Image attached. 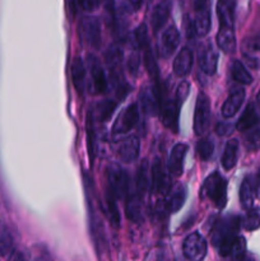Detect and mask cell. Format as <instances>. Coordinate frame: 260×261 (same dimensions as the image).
I'll list each match as a JSON object with an SVG mask.
<instances>
[{
	"instance_id": "obj_48",
	"label": "cell",
	"mask_w": 260,
	"mask_h": 261,
	"mask_svg": "<svg viewBox=\"0 0 260 261\" xmlns=\"http://www.w3.org/2000/svg\"><path fill=\"white\" fill-rule=\"evenodd\" d=\"M254 184H255V191H256V198L260 199V170L256 173V176L254 177Z\"/></svg>"
},
{
	"instance_id": "obj_47",
	"label": "cell",
	"mask_w": 260,
	"mask_h": 261,
	"mask_svg": "<svg viewBox=\"0 0 260 261\" xmlns=\"http://www.w3.org/2000/svg\"><path fill=\"white\" fill-rule=\"evenodd\" d=\"M9 259L10 260H25L27 256L23 255L20 251H12V254L9 255Z\"/></svg>"
},
{
	"instance_id": "obj_39",
	"label": "cell",
	"mask_w": 260,
	"mask_h": 261,
	"mask_svg": "<svg viewBox=\"0 0 260 261\" xmlns=\"http://www.w3.org/2000/svg\"><path fill=\"white\" fill-rule=\"evenodd\" d=\"M87 135H88V153L91 161L93 162L96 157V135H94V125L93 116L88 114V120H87Z\"/></svg>"
},
{
	"instance_id": "obj_41",
	"label": "cell",
	"mask_w": 260,
	"mask_h": 261,
	"mask_svg": "<svg viewBox=\"0 0 260 261\" xmlns=\"http://www.w3.org/2000/svg\"><path fill=\"white\" fill-rule=\"evenodd\" d=\"M196 149H198V154L201 160L209 161L211 160L212 155H213L214 144L212 140L203 139L198 143V147H196Z\"/></svg>"
},
{
	"instance_id": "obj_29",
	"label": "cell",
	"mask_w": 260,
	"mask_h": 261,
	"mask_svg": "<svg viewBox=\"0 0 260 261\" xmlns=\"http://www.w3.org/2000/svg\"><path fill=\"white\" fill-rule=\"evenodd\" d=\"M200 69L206 74V75H213L217 71V65H218V54L212 46H208L200 54Z\"/></svg>"
},
{
	"instance_id": "obj_43",
	"label": "cell",
	"mask_w": 260,
	"mask_h": 261,
	"mask_svg": "<svg viewBox=\"0 0 260 261\" xmlns=\"http://www.w3.org/2000/svg\"><path fill=\"white\" fill-rule=\"evenodd\" d=\"M143 0H120L119 9L125 14H132V13L138 12L142 7Z\"/></svg>"
},
{
	"instance_id": "obj_13",
	"label": "cell",
	"mask_w": 260,
	"mask_h": 261,
	"mask_svg": "<svg viewBox=\"0 0 260 261\" xmlns=\"http://www.w3.org/2000/svg\"><path fill=\"white\" fill-rule=\"evenodd\" d=\"M180 43V32L175 25H170L163 31L160 40V55L162 58H168L172 55Z\"/></svg>"
},
{
	"instance_id": "obj_17",
	"label": "cell",
	"mask_w": 260,
	"mask_h": 261,
	"mask_svg": "<svg viewBox=\"0 0 260 261\" xmlns=\"http://www.w3.org/2000/svg\"><path fill=\"white\" fill-rule=\"evenodd\" d=\"M139 149L140 143L135 135L133 137H127L122 140L117 147V155L120 160L124 162H134L138 157H139Z\"/></svg>"
},
{
	"instance_id": "obj_1",
	"label": "cell",
	"mask_w": 260,
	"mask_h": 261,
	"mask_svg": "<svg viewBox=\"0 0 260 261\" xmlns=\"http://www.w3.org/2000/svg\"><path fill=\"white\" fill-rule=\"evenodd\" d=\"M200 196L211 200L218 209H223L227 204V181L218 172L212 173L201 186Z\"/></svg>"
},
{
	"instance_id": "obj_3",
	"label": "cell",
	"mask_w": 260,
	"mask_h": 261,
	"mask_svg": "<svg viewBox=\"0 0 260 261\" xmlns=\"http://www.w3.org/2000/svg\"><path fill=\"white\" fill-rule=\"evenodd\" d=\"M106 176L109 190L116 196V199H122L126 196L127 190H129V176L126 171L116 163H111L107 167Z\"/></svg>"
},
{
	"instance_id": "obj_15",
	"label": "cell",
	"mask_w": 260,
	"mask_h": 261,
	"mask_svg": "<svg viewBox=\"0 0 260 261\" xmlns=\"http://www.w3.org/2000/svg\"><path fill=\"white\" fill-rule=\"evenodd\" d=\"M180 105L176 99H163L161 105V114H162V122L168 129L177 132L178 127V115H180Z\"/></svg>"
},
{
	"instance_id": "obj_38",
	"label": "cell",
	"mask_w": 260,
	"mask_h": 261,
	"mask_svg": "<svg viewBox=\"0 0 260 261\" xmlns=\"http://www.w3.org/2000/svg\"><path fill=\"white\" fill-rule=\"evenodd\" d=\"M246 231H255L260 227V208H250L242 223Z\"/></svg>"
},
{
	"instance_id": "obj_27",
	"label": "cell",
	"mask_w": 260,
	"mask_h": 261,
	"mask_svg": "<svg viewBox=\"0 0 260 261\" xmlns=\"http://www.w3.org/2000/svg\"><path fill=\"white\" fill-rule=\"evenodd\" d=\"M150 186V173L148 161H142L137 171V177H135V191L139 196H144L148 189Z\"/></svg>"
},
{
	"instance_id": "obj_45",
	"label": "cell",
	"mask_w": 260,
	"mask_h": 261,
	"mask_svg": "<svg viewBox=\"0 0 260 261\" xmlns=\"http://www.w3.org/2000/svg\"><path fill=\"white\" fill-rule=\"evenodd\" d=\"M79 7L86 12H92V10L97 9L99 5V0H78Z\"/></svg>"
},
{
	"instance_id": "obj_5",
	"label": "cell",
	"mask_w": 260,
	"mask_h": 261,
	"mask_svg": "<svg viewBox=\"0 0 260 261\" xmlns=\"http://www.w3.org/2000/svg\"><path fill=\"white\" fill-rule=\"evenodd\" d=\"M139 106H138V103H132L130 106H127L116 119L114 126H112V135H114V137H117V135L127 134L130 130H133L138 124H139Z\"/></svg>"
},
{
	"instance_id": "obj_50",
	"label": "cell",
	"mask_w": 260,
	"mask_h": 261,
	"mask_svg": "<svg viewBox=\"0 0 260 261\" xmlns=\"http://www.w3.org/2000/svg\"><path fill=\"white\" fill-rule=\"evenodd\" d=\"M256 102H257V105L260 106V89H259V92H257V94H256Z\"/></svg>"
},
{
	"instance_id": "obj_9",
	"label": "cell",
	"mask_w": 260,
	"mask_h": 261,
	"mask_svg": "<svg viewBox=\"0 0 260 261\" xmlns=\"http://www.w3.org/2000/svg\"><path fill=\"white\" fill-rule=\"evenodd\" d=\"M168 170H166L161 158H155L150 167V190L157 195H166L170 189Z\"/></svg>"
},
{
	"instance_id": "obj_49",
	"label": "cell",
	"mask_w": 260,
	"mask_h": 261,
	"mask_svg": "<svg viewBox=\"0 0 260 261\" xmlns=\"http://www.w3.org/2000/svg\"><path fill=\"white\" fill-rule=\"evenodd\" d=\"M68 5H69V10H70V15L73 17L75 14V4H74V0H68Z\"/></svg>"
},
{
	"instance_id": "obj_12",
	"label": "cell",
	"mask_w": 260,
	"mask_h": 261,
	"mask_svg": "<svg viewBox=\"0 0 260 261\" xmlns=\"http://www.w3.org/2000/svg\"><path fill=\"white\" fill-rule=\"evenodd\" d=\"M245 99V89L242 87H233L229 92L228 97L222 105V116L224 119L233 117L241 109Z\"/></svg>"
},
{
	"instance_id": "obj_26",
	"label": "cell",
	"mask_w": 260,
	"mask_h": 261,
	"mask_svg": "<svg viewBox=\"0 0 260 261\" xmlns=\"http://www.w3.org/2000/svg\"><path fill=\"white\" fill-rule=\"evenodd\" d=\"M259 121H260V116L259 114H257L256 107H255L254 103H249L246 109H245V111L242 112L239 121H237L236 127L237 130H240V132H246V130L259 125Z\"/></svg>"
},
{
	"instance_id": "obj_44",
	"label": "cell",
	"mask_w": 260,
	"mask_h": 261,
	"mask_svg": "<svg viewBox=\"0 0 260 261\" xmlns=\"http://www.w3.org/2000/svg\"><path fill=\"white\" fill-rule=\"evenodd\" d=\"M189 92H190V84H189L188 82H181V83L178 84L177 89H176V98H175L180 106L185 102V99L188 98Z\"/></svg>"
},
{
	"instance_id": "obj_37",
	"label": "cell",
	"mask_w": 260,
	"mask_h": 261,
	"mask_svg": "<svg viewBox=\"0 0 260 261\" xmlns=\"http://www.w3.org/2000/svg\"><path fill=\"white\" fill-rule=\"evenodd\" d=\"M122 51L117 46H112L106 53V63L109 64L110 70H119L121 68Z\"/></svg>"
},
{
	"instance_id": "obj_46",
	"label": "cell",
	"mask_w": 260,
	"mask_h": 261,
	"mask_svg": "<svg viewBox=\"0 0 260 261\" xmlns=\"http://www.w3.org/2000/svg\"><path fill=\"white\" fill-rule=\"evenodd\" d=\"M232 125L227 124V122H219L217 125V134L222 135V137H226V135H229L232 133Z\"/></svg>"
},
{
	"instance_id": "obj_16",
	"label": "cell",
	"mask_w": 260,
	"mask_h": 261,
	"mask_svg": "<svg viewBox=\"0 0 260 261\" xmlns=\"http://www.w3.org/2000/svg\"><path fill=\"white\" fill-rule=\"evenodd\" d=\"M87 63H88L89 71H91L92 83H93L94 89L98 93H105L107 91V87H109V82H107V78L105 75V71L102 69L101 64H99L98 59L94 55H89Z\"/></svg>"
},
{
	"instance_id": "obj_30",
	"label": "cell",
	"mask_w": 260,
	"mask_h": 261,
	"mask_svg": "<svg viewBox=\"0 0 260 261\" xmlns=\"http://www.w3.org/2000/svg\"><path fill=\"white\" fill-rule=\"evenodd\" d=\"M186 200V189L185 186L178 185L172 193L170 194L167 199V211L171 212V213H176V212L180 211L183 208V205L185 204Z\"/></svg>"
},
{
	"instance_id": "obj_42",
	"label": "cell",
	"mask_w": 260,
	"mask_h": 261,
	"mask_svg": "<svg viewBox=\"0 0 260 261\" xmlns=\"http://www.w3.org/2000/svg\"><path fill=\"white\" fill-rule=\"evenodd\" d=\"M140 64H142V56H140L139 53L135 51V53H133L132 55L129 56V59H127L126 68H127V71L130 73V75L135 78V76L139 74Z\"/></svg>"
},
{
	"instance_id": "obj_14",
	"label": "cell",
	"mask_w": 260,
	"mask_h": 261,
	"mask_svg": "<svg viewBox=\"0 0 260 261\" xmlns=\"http://www.w3.org/2000/svg\"><path fill=\"white\" fill-rule=\"evenodd\" d=\"M186 152H188V145L184 144V143H178L171 150L170 157H168L167 170L172 177H180L183 175Z\"/></svg>"
},
{
	"instance_id": "obj_35",
	"label": "cell",
	"mask_w": 260,
	"mask_h": 261,
	"mask_svg": "<svg viewBox=\"0 0 260 261\" xmlns=\"http://www.w3.org/2000/svg\"><path fill=\"white\" fill-rule=\"evenodd\" d=\"M14 247V239L7 227H0V255L10 254Z\"/></svg>"
},
{
	"instance_id": "obj_2",
	"label": "cell",
	"mask_w": 260,
	"mask_h": 261,
	"mask_svg": "<svg viewBox=\"0 0 260 261\" xmlns=\"http://www.w3.org/2000/svg\"><path fill=\"white\" fill-rule=\"evenodd\" d=\"M240 228V218L239 217L228 216L226 218L221 219L218 223L214 226L212 231V241L216 247L222 249L226 245H228L235 237L237 236V232Z\"/></svg>"
},
{
	"instance_id": "obj_11",
	"label": "cell",
	"mask_w": 260,
	"mask_h": 261,
	"mask_svg": "<svg viewBox=\"0 0 260 261\" xmlns=\"http://www.w3.org/2000/svg\"><path fill=\"white\" fill-rule=\"evenodd\" d=\"M241 54L247 65L252 69L260 68V35L247 37L242 42Z\"/></svg>"
},
{
	"instance_id": "obj_23",
	"label": "cell",
	"mask_w": 260,
	"mask_h": 261,
	"mask_svg": "<svg viewBox=\"0 0 260 261\" xmlns=\"http://www.w3.org/2000/svg\"><path fill=\"white\" fill-rule=\"evenodd\" d=\"M255 198H256V191H255L254 177L252 176H246L244 181H242L241 186H240V201H241V205L246 211H249L254 205Z\"/></svg>"
},
{
	"instance_id": "obj_4",
	"label": "cell",
	"mask_w": 260,
	"mask_h": 261,
	"mask_svg": "<svg viewBox=\"0 0 260 261\" xmlns=\"http://www.w3.org/2000/svg\"><path fill=\"white\" fill-rule=\"evenodd\" d=\"M79 35L84 43L93 48H98L101 45V23L98 18L93 15H86L82 18L79 24Z\"/></svg>"
},
{
	"instance_id": "obj_34",
	"label": "cell",
	"mask_w": 260,
	"mask_h": 261,
	"mask_svg": "<svg viewBox=\"0 0 260 261\" xmlns=\"http://www.w3.org/2000/svg\"><path fill=\"white\" fill-rule=\"evenodd\" d=\"M144 64L145 68H147L148 74H149L150 78L158 83V78H160V70H158L157 61H155L154 56H153L152 50H150L149 45L144 48Z\"/></svg>"
},
{
	"instance_id": "obj_25",
	"label": "cell",
	"mask_w": 260,
	"mask_h": 261,
	"mask_svg": "<svg viewBox=\"0 0 260 261\" xmlns=\"http://www.w3.org/2000/svg\"><path fill=\"white\" fill-rule=\"evenodd\" d=\"M127 200H126V206H125V213L126 217L134 223H140L143 219L142 214V196H139L135 193L126 194Z\"/></svg>"
},
{
	"instance_id": "obj_18",
	"label": "cell",
	"mask_w": 260,
	"mask_h": 261,
	"mask_svg": "<svg viewBox=\"0 0 260 261\" xmlns=\"http://www.w3.org/2000/svg\"><path fill=\"white\" fill-rule=\"evenodd\" d=\"M193 63V51L189 47H183L175 58V60H173V73L177 76H180V78H184V76H186L191 71Z\"/></svg>"
},
{
	"instance_id": "obj_22",
	"label": "cell",
	"mask_w": 260,
	"mask_h": 261,
	"mask_svg": "<svg viewBox=\"0 0 260 261\" xmlns=\"http://www.w3.org/2000/svg\"><path fill=\"white\" fill-rule=\"evenodd\" d=\"M71 81H73L74 87H75V91L78 92V94L83 96L84 91H86V66H84L83 60H82L79 56L73 59L71 61Z\"/></svg>"
},
{
	"instance_id": "obj_10",
	"label": "cell",
	"mask_w": 260,
	"mask_h": 261,
	"mask_svg": "<svg viewBox=\"0 0 260 261\" xmlns=\"http://www.w3.org/2000/svg\"><path fill=\"white\" fill-rule=\"evenodd\" d=\"M208 251V245L205 239L198 232L189 234L183 244L184 256L191 261H200L205 257Z\"/></svg>"
},
{
	"instance_id": "obj_40",
	"label": "cell",
	"mask_w": 260,
	"mask_h": 261,
	"mask_svg": "<svg viewBox=\"0 0 260 261\" xmlns=\"http://www.w3.org/2000/svg\"><path fill=\"white\" fill-rule=\"evenodd\" d=\"M115 109H116V102L112 99H105V101L98 103V116L101 121H107L114 114Z\"/></svg>"
},
{
	"instance_id": "obj_36",
	"label": "cell",
	"mask_w": 260,
	"mask_h": 261,
	"mask_svg": "<svg viewBox=\"0 0 260 261\" xmlns=\"http://www.w3.org/2000/svg\"><path fill=\"white\" fill-rule=\"evenodd\" d=\"M133 42L137 46V48L144 50L149 45V38H148V27L145 23H142L137 27V30L133 33Z\"/></svg>"
},
{
	"instance_id": "obj_24",
	"label": "cell",
	"mask_w": 260,
	"mask_h": 261,
	"mask_svg": "<svg viewBox=\"0 0 260 261\" xmlns=\"http://www.w3.org/2000/svg\"><path fill=\"white\" fill-rule=\"evenodd\" d=\"M246 252V241L242 236L237 234L227 246L219 250V254L224 257H232V259L241 260Z\"/></svg>"
},
{
	"instance_id": "obj_32",
	"label": "cell",
	"mask_w": 260,
	"mask_h": 261,
	"mask_svg": "<svg viewBox=\"0 0 260 261\" xmlns=\"http://www.w3.org/2000/svg\"><path fill=\"white\" fill-rule=\"evenodd\" d=\"M232 78L241 86H247L252 82L251 74L249 73V70L245 68V65L240 60H235L232 63Z\"/></svg>"
},
{
	"instance_id": "obj_8",
	"label": "cell",
	"mask_w": 260,
	"mask_h": 261,
	"mask_svg": "<svg viewBox=\"0 0 260 261\" xmlns=\"http://www.w3.org/2000/svg\"><path fill=\"white\" fill-rule=\"evenodd\" d=\"M194 31L198 36L208 35L211 31L212 19L208 0H194Z\"/></svg>"
},
{
	"instance_id": "obj_7",
	"label": "cell",
	"mask_w": 260,
	"mask_h": 261,
	"mask_svg": "<svg viewBox=\"0 0 260 261\" xmlns=\"http://www.w3.org/2000/svg\"><path fill=\"white\" fill-rule=\"evenodd\" d=\"M140 105H142L143 111L147 115H157L161 110L162 105V88H161L160 82L155 83L154 87H144L139 94Z\"/></svg>"
},
{
	"instance_id": "obj_31",
	"label": "cell",
	"mask_w": 260,
	"mask_h": 261,
	"mask_svg": "<svg viewBox=\"0 0 260 261\" xmlns=\"http://www.w3.org/2000/svg\"><path fill=\"white\" fill-rule=\"evenodd\" d=\"M106 209H107V216H109L110 223L114 228H119L120 227V212L117 208L116 203V196L107 190L106 193Z\"/></svg>"
},
{
	"instance_id": "obj_21",
	"label": "cell",
	"mask_w": 260,
	"mask_h": 261,
	"mask_svg": "<svg viewBox=\"0 0 260 261\" xmlns=\"http://www.w3.org/2000/svg\"><path fill=\"white\" fill-rule=\"evenodd\" d=\"M170 0H162V2H160L155 5L152 12V15H150V25H152L154 32H158L166 24V22L168 20V17H170Z\"/></svg>"
},
{
	"instance_id": "obj_19",
	"label": "cell",
	"mask_w": 260,
	"mask_h": 261,
	"mask_svg": "<svg viewBox=\"0 0 260 261\" xmlns=\"http://www.w3.org/2000/svg\"><path fill=\"white\" fill-rule=\"evenodd\" d=\"M235 9H236V0H218L217 15H218L219 25L235 27Z\"/></svg>"
},
{
	"instance_id": "obj_20",
	"label": "cell",
	"mask_w": 260,
	"mask_h": 261,
	"mask_svg": "<svg viewBox=\"0 0 260 261\" xmlns=\"http://www.w3.org/2000/svg\"><path fill=\"white\" fill-rule=\"evenodd\" d=\"M217 45L223 53L233 54L236 50V36H235V27H223L219 25L217 33Z\"/></svg>"
},
{
	"instance_id": "obj_28",
	"label": "cell",
	"mask_w": 260,
	"mask_h": 261,
	"mask_svg": "<svg viewBox=\"0 0 260 261\" xmlns=\"http://www.w3.org/2000/svg\"><path fill=\"white\" fill-rule=\"evenodd\" d=\"M240 143L237 139H229L224 147L223 154H222L221 163L226 171L232 170L236 166L237 158H239Z\"/></svg>"
},
{
	"instance_id": "obj_6",
	"label": "cell",
	"mask_w": 260,
	"mask_h": 261,
	"mask_svg": "<svg viewBox=\"0 0 260 261\" xmlns=\"http://www.w3.org/2000/svg\"><path fill=\"white\" fill-rule=\"evenodd\" d=\"M211 101L205 93H200L198 96L194 111V132L196 135H201L208 129L211 122Z\"/></svg>"
},
{
	"instance_id": "obj_33",
	"label": "cell",
	"mask_w": 260,
	"mask_h": 261,
	"mask_svg": "<svg viewBox=\"0 0 260 261\" xmlns=\"http://www.w3.org/2000/svg\"><path fill=\"white\" fill-rule=\"evenodd\" d=\"M244 144L247 150L255 152L260 148V126H254L251 129L246 130V134L244 138Z\"/></svg>"
}]
</instances>
